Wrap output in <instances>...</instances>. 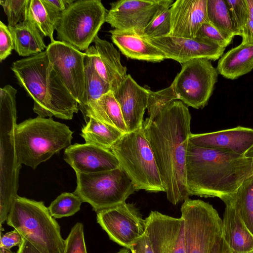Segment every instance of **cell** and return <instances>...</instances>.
Masks as SVG:
<instances>
[{"label": "cell", "instance_id": "cell-23", "mask_svg": "<svg viewBox=\"0 0 253 253\" xmlns=\"http://www.w3.org/2000/svg\"><path fill=\"white\" fill-rule=\"evenodd\" d=\"M253 69V43L241 42L219 59L217 72L224 78L235 79Z\"/></svg>", "mask_w": 253, "mask_h": 253}, {"label": "cell", "instance_id": "cell-3", "mask_svg": "<svg viewBox=\"0 0 253 253\" xmlns=\"http://www.w3.org/2000/svg\"><path fill=\"white\" fill-rule=\"evenodd\" d=\"M11 69L18 84L34 101L38 116L71 120L79 108L49 61L46 50L14 61Z\"/></svg>", "mask_w": 253, "mask_h": 253}, {"label": "cell", "instance_id": "cell-39", "mask_svg": "<svg viewBox=\"0 0 253 253\" xmlns=\"http://www.w3.org/2000/svg\"><path fill=\"white\" fill-rule=\"evenodd\" d=\"M74 1V0H42L56 26L62 14L68 6Z\"/></svg>", "mask_w": 253, "mask_h": 253}, {"label": "cell", "instance_id": "cell-30", "mask_svg": "<svg viewBox=\"0 0 253 253\" xmlns=\"http://www.w3.org/2000/svg\"><path fill=\"white\" fill-rule=\"evenodd\" d=\"M27 20L33 23L43 36L48 37L51 42L55 41L53 32L56 25L42 0H30Z\"/></svg>", "mask_w": 253, "mask_h": 253}, {"label": "cell", "instance_id": "cell-25", "mask_svg": "<svg viewBox=\"0 0 253 253\" xmlns=\"http://www.w3.org/2000/svg\"><path fill=\"white\" fill-rule=\"evenodd\" d=\"M9 29L14 40V50L19 56L30 57L46 49L43 36L29 20Z\"/></svg>", "mask_w": 253, "mask_h": 253}, {"label": "cell", "instance_id": "cell-32", "mask_svg": "<svg viewBox=\"0 0 253 253\" xmlns=\"http://www.w3.org/2000/svg\"><path fill=\"white\" fill-rule=\"evenodd\" d=\"M178 100L172 85L157 91L148 89L147 109L149 117L146 119L153 121L160 113L173 101Z\"/></svg>", "mask_w": 253, "mask_h": 253}, {"label": "cell", "instance_id": "cell-4", "mask_svg": "<svg viewBox=\"0 0 253 253\" xmlns=\"http://www.w3.org/2000/svg\"><path fill=\"white\" fill-rule=\"evenodd\" d=\"M72 134L69 126L51 118L38 116L22 122L12 131L17 163L36 169L71 145Z\"/></svg>", "mask_w": 253, "mask_h": 253}, {"label": "cell", "instance_id": "cell-11", "mask_svg": "<svg viewBox=\"0 0 253 253\" xmlns=\"http://www.w3.org/2000/svg\"><path fill=\"white\" fill-rule=\"evenodd\" d=\"M96 220L111 240L128 249L145 233V219L133 204L125 202L100 211Z\"/></svg>", "mask_w": 253, "mask_h": 253}, {"label": "cell", "instance_id": "cell-28", "mask_svg": "<svg viewBox=\"0 0 253 253\" xmlns=\"http://www.w3.org/2000/svg\"><path fill=\"white\" fill-rule=\"evenodd\" d=\"M221 200L228 201L233 205L253 235V175L244 180L235 193Z\"/></svg>", "mask_w": 253, "mask_h": 253}, {"label": "cell", "instance_id": "cell-16", "mask_svg": "<svg viewBox=\"0 0 253 253\" xmlns=\"http://www.w3.org/2000/svg\"><path fill=\"white\" fill-rule=\"evenodd\" d=\"M64 159L76 172L92 173L120 167L110 149L86 143L70 145L64 151Z\"/></svg>", "mask_w": 253, "mask_h": 253}, {"label": "cell", "instance_id": "cell-6", "mask_svg": "<svg viewBox=\"0 0 253 253\" xmlns=\"http://www.w3.org/2000/svg\"><path fill=\"white\" fill-rule=\"evenodd\" d=\"M110 150L136 191L165 192L163 181L143 126L124 134Z\"/></svg>", "mask_w": 253, "mask_h": 253}, {"label": "cell", "instance_id": "cell-31", "mask_svg": "<svg viewBox=\"0 0 253 253\" xmlns=\"http://www.w3.org/2000/svg\"><path fill=\"white\" fill-rule=\"evenodd\" d=\"M83 202L75 193L64 192L51 202L48 209L53 218H61L75 214L80 211Z\"/></svg>", "mask_w": 253, "mask_h": 253}, {"label": "cell", "instance_id": "cell-29", "mask_svg": "<svg viewBox=\"0 0 253 253\" xmlns=\"http://www.w3.org/2000/svg\"><path fill=\"white\" fill-rule=\"evenodd\" d=\"M208 22L219 31L234 37L233 25L225 0H207Z\"/></svg>", "mask_w": 253, "mask_h": 253}, {"label": "cell", "instance_id": "cell-45", "mask_svg": "<svg viewBox=\"0 0 253 253\" xmlns=\"http://www.w3.org/2000/svg\"><path fill=\"white\" fill-rule=\"evenodd\" d=\"M129 251H130L129 249L124 247L123 249H122L118 252L116 253H130Z\"/></svg>", "mask_w": 253, "mask_h": 253}, {"label": "cell", "instance_id": "cell-21", "mask_svg": "<svg viewBox=\"0 0 253 253\" xmlns=\"http://www.w3.org/2000/svg\"><path fill=\"white\" fill-rule=\"evenodd\" d=\"M222 220V236L231 253H253V235L235 207L227 201Z\"/></svg>", "mask_w": 253, "mask_h": 253}, {"label": "cell", "instance_id": "cell-22", "mask_svg": "<svg viewBox=\"0 0 253 253\" xmlns=\"http://www.w3.org/2000/svg\"><path fill=\"white\" fill-rule=\"evenodd\" d=\"M109 32L113 43L127 58L152 62L166 59L159 49L134 31L114 29Z\"/></svg>", "mask_w": 253, "mask_h": 253}, {"label": "cell", "instance_id": "cell-8", "mask_svg": "<svg viewBox=\"0 0 253 253\" xmlns=\"http://www.w3.org/2000/svg\"><path fill=\"white\" fill-rule=\"evenodd\" d=\"M76 173L77 186L74 193L83 202L89 204L96 213L125 202L136 191L121 167L96 173Z\"/></svg>", "mask_w": 253, "mask_h": 253}, {"label": "cell", "instance_id": "cell-41", "mask_svg": "<svg viewBox=\"0 0 253 253\" xmlns=\"http://www.w3.org/2000/svg\"><path fill=\"white\" fill-rule=\"evenodd\" d=\"M24 242V238L15 229L3 234L0 238V248L10 250L14 246L20 247Z\"/></svg>", "mask_w": 253, "mask_h": 253}, {"label": "cell", "instance_id": "cell-2", "mask_svg": "<svg viewBox=\"0 0 253 253\" xmlns=\"http://www.w3.org/2000/svg\"><path fill=\"white\" fill-rule=\"evenodd\" d=\"M253 175V149L246 154L239 155L198 147L189 142L186 181L189 196L222 200L235 193Z\"/></svg>", "mask_w": 253, "mask_h": 253}, {"label": "cell", "instance_id": "cell-14", "mask_svg": "<svg viewBox=\"0 0 253 253\" xmlns=\"http://www.w3.org/2000/svg\"><path fill=\"white\" fill-rule=\"evenodd\" d=\"M143 38L159 49L166 59L175 60L181 64L198 58L215 61L222 56L225 50V48L215 43L197 36L186 38L169 35L156 38Z\"/></svg>", "mask_w": 253, "mask_h": 253}, {"label": "cell", "instance_id": "cell-9", "mask_svg": "<svg viewBox=\"0 0 253 253\" xmlns=\"http://www.w3.org/2000/svg\"><path fill=\"white\" fill-rule=\"evenodd\" d=\"M184 221L185 253H210L222 234V219L213 206L201 200H185L181 207Z\"/></svg>", "mask_w": 253, "mask_h": 253}, {"label": "cell", "instance_id": "cell-37", "mask_svg": "<svg viewBox=\"0 0 253 253\" xmlns=\"http://www.w3.org/2000/svg\"><path fill=\"white\" fill-rule=\"evenodd\" d=\"M196 36L207 39L225 48L234 37L219 31L209 22L202 25Z\"/></svg>", "mask_w": 253, "mask_h": 253}, {"label": "cell", "instance_id": "cell-12", "mask_svg": "<svg viewBox=\"0 0 253 253\" xmlns=\"http://www.w3.org/2000/svg\"><path fill=\"white\" fill-rule=\"evenodd\" d=\"M45 50L61 80L78 104H81L85 92V53L59 41L51 42Z\"/></svg>", "mask_w": 253, "mask_h": 253}, {"label": "cell", "instance_id": "cell-35", "mask_svg": "<svg viewBox=\"0 0 253 253\" xmlns=\"http://www.w3.org/2000/svg\"><path fill=\"white\" fill-rule=\"evenodd\" d=\"M231 17L235 36H240L249 14L246 0H225Z\"/></svg>", "mask_w": 253, "mask_h": 253}, {"label": "cell", "instance_id": "cell-43", "mask_svg": "<svg viewBox=\"0 0 253 253\" xmlns=\"http://www.w3.org/2000/svg\"><path fill=\"white\" fill-rule=\"evenodd\" d=\"M230 252L221 234L217 238L210 253H229Z\"/></svg>", "mask_w": 253, "mask_h": 253}, {"label": "cell", "instance_id": "cell-18", "mask_svg": "<svg viewBox=\"0 0 253 253\" xmlns=\"http://www.w3.org/2000/svg\"><path fill=\"white\" fill-rule=\"evenodd\" d=\"M189 142L200 147L245 155L253 149V128L238 126L211 132L191 133Z\"/></svg>", "mask_w": 253, "mask_h": 253}, {"label": "cell", "instance_id": "cell-26", "mask_svg": "<svg viewBox=\"0 0 253 253\" xmlns=\"http://www.w3.org/2000/svg\"><path fill=\"white\" fill-rule=\"evenodd\" d=\"M124 134L115 127L90 117L80 134L86 143L110 150Z\"/></svg>", "mask_w": 253, "mask_h": 253}, {"label": "cell", "instance_id": "cell-42", "mask_svg": "<svg viewBox=\"0 0 253 253\" xmlns=\"http://www.w3.org/2000/svg\"><path fill=\"white\" fill-rule=\"evenodd\" d=\"M131 253H154L150 240L146 233L131 246Z\"/></svg>", "mask_w": 253, "mask_h": 253}, {"label": "cell", "instance_id": "cell-1", "mask_svg": "<svg viewBox=\"0 0 253 253\" xmlns=\"http://www.w3.org/2000/svg\"><path fill=\"white\" fill-rule=\"evenodd\" d=\"M191 116L179 100L171 102L143 127L152 150L168 201L174 205L189 198L186 161Z\"/></svg>", "mask_w": 253, "mask_h": 253}, {"label": "cell", "instance_id": "cell-17", "mask_svg": "<svg viewBox=\"0 0 253 253\" xmlns=\"http://www.w3.org/2000/svg\"><path fill=\"white\" fill-rule=\"evenodd\" d=\"M113 92L128 132L142 127L147 107L148 89L139 85L128 74Z\"/></svg>", "mask_w": 253, "mask_h": 253}, {"label": "cell", "instance_id": "cell-46", "mask_svg": "<svg viewBox=\"0 0 253 253\" xmlns=\"http://www.w3.org/2000/svg\"><path fill=\"white\" fill-rule=\"evenodd\" d=\"M0 253H15L12 252L10 250L4 249L0 248Z\"/></svg>", "mask_w": 253, "mask_h": 253}, {"label": "cell", "instance_id": "cell-13", "mask_svg": "<svg viewBox=\"0 0 253 253\" xmlns=\"http://www.w3.org/2000/svg\"><path fill=\"white\" fill-rule=\"evenodd\" d=\"M172 0H120L111 3L105 22L114 29L132 31L138 35Z\"/></svg>", "mask_w": 253, "mask_h": 253}, {"label": "cell", "instance_id": "cell-40", "mask_svg": "<svg viewBox=\"0 0 253 253\" xmlns=\"http://www.w3.org/2000/svg\"><path fill=\"white\" fill-rule=\"evenodd\" d=\"M249 11L248 18L241 36L242 42L253 43V0H246Z\"/></svg>", "mask_w": 253, "mask_h": 253}, {"label": "cell", "instance_id": "cell-44", "mask_svg": "<svg viewBox=\"0 0 253 253\" xmlns=\"http://www.w3.org/2000/svg\"><path fill=\"white\" fill-rule=\"evenodd\" d=\"M16 253H41L30 242L24 238V242L21 246L19 247Z\"/></svg>", "mask_w": 253, "mask_h": 253}, {"label": "cell", "instance_id": "cell-19", "mask_svg": "<svg viewBox=\"0 0 253 253\" xmlns=\"http://www.w3.org/2000/svg\"><path fill=\"white\" fill-rule=\"evenodd\" d=\"M207 0H177L170 7L169 36L194 38L202 25L208 22ZM169 36V35H168Z\"/></svg>", "mask_w": 253, "mask_h": 253}, {"label": "cell", "instance_id": "cell-27", "mask_svg": "<svg viewBox=\"0 0 253 253\" xmlns=\"http://www.w3.org/2000/svg\"><path fill=\"white\" fill-rule=\"evenodd\" d=\"M84 53L85 92L82 102L79 105L82 112L90 104L112 91L111 86L96 71L90 55L85 51Z\"/></svg>", "mask_w": 253, "mask_h": 253}, {"label": "cell", "instance_id": "cell-47", "mask_svg": "<svg viewBox=\"0 0 253 253\" xmlns=\"http://www.w3.org/2000/svg\"><path fill=\"white\" fill-rule=\"evenodd\" d=\"M229 253H231L230 252Z\"/></svg>", "mask_w": 253, "mask_h": 253}, {"label": "cell", "instance_id": "cell-15", "mask_svg": "<svg viewBox=\"0 0 253 253\" xmlns=\"http://www.w3.org/2000/svg\"><path fill=\"white\" fill-rule=\"evenodd\" d=\"M145 233L154 253H185L184 221L158 211L145 218Z\"/></svg>", "mask_w": 253, "mask_h": 253}, {"label": "cell", "instance_id": "cell-33", "mask_svg": "<svg viewBox=\"0 0 253 253\" xmlns=\"http://www.w3.org/2000/svg\"><path fill=\"white\" fill-rule=\"evenodd\" d=\"M170 7H166L162 10L138 35L147 38H156L169 35L171 29Z\"/></svg>", "mask_w": 253, "mask_h": 253}, {"label": "cell", "instance_id": "cell-36", "mask_svg": "<svg viewBox=\"0 0 253 253\" xmlns=\"http://www.w3.org/2000/svg\"><path fill=\"white\" fill-rule=\"evenodd\" d=\"M64 253H87L82 223L77 222L71 228L65 239Z\"/></svg>", "mask_w": 253, "mask_h": 253}, {"label": "cell", "instance_id": "cell-34", "mask_svg": "<svg viewBox=\"0 0 253 253\" xmlns=\"http://www.w3.org/2000/svg\"><path fill=\"white\" fill-rule=\"evenodd\" d=\"M30 0H0L6 15L8 27H14L27 20Z\"/></svg>", "mask_w": 253, "mask_h": 253}, {"label": "cell", "instance_id": "cell-10", "mask_svg": "<svg viewBox=\"0 0 253 253\" xmlns=\"http://www.w3.org/2000/svg\"><path fill=\"white\" fill-rule=\"evenodd\" d=\"M182 65L171 84L178 100L198 109L207 104L217 80V71L211 60L195 59Z\"/></svg>", "mask_w": 253, "mask_h": 253}, {"label": "cell", "instance_id": "cell-20", "mask_svg": "<svg viewBox=\"0 0 253 253\" xmlns=\"http://www.w3.org/2000/svg\"><path fill=\"white\" fill-rule=\"evenodd\" d=\"M93 42L95 45L89 46L85 51L90 55L96 71L113 91L127 75L126 68L122 64L120 53L112 43L98 36Z\"/></svg>", "mask_w": 253, "mask_h": 253}, {"label": "cell", "instance_id": "cell-24", "mask_svg": "<svg viewBox=\"0 0 253 253\" xmlns=\"http://www.w3.org/2000/svg\"><path fill=\"white\" fill-rule=\"evenodd\" d=\"M82 113L86 123L90 117H93L123 133L128 132L121 108L112 91L90 104Z\"/></svg>", "mask_w": 253, "mask_h": 253}, {"label": "cell", "instance_id": "cell-5", "mask_svg": "<svg viewBox=\"0 0 253 253\" xmlns=\"http://www.w3.org/2000/svg\"><path fill=\"white\" fill-rule=\"evenodd\" d=\"M6 223L41 253H64L60 226L43 202L15 195Z\"/></svg>", "mask_w": 253, "mask_h": 253}, {"label": "cell", "instance_id": "cell-38", "mask_svg": "<svg viewBox=\"0 0 253 253\" xmlns=\"http://www.w3.org/2000/svg\"><path fill=\"white\" fill-rule=\"evenodd\" d=\"M14 49V40L8 28L0 21V61L4 60Z\"/></svg>", "mask_w": 253, "mask_h": 253}, {"label": "cell", "instance_id": "cell-7", "mask_svg": "<svg viewBox=\"0 0 253 253\" xmlns=\"http://www.w3.org/2000/svg\"><path fill=\"white\" fill-rule=\"evenodd\" d=\"M107 11L100 0H75L56 26L57 39L80 51H85L98 36Z\"/></svg>", "mask_w": 253, "mask_h": 253}]
</instances>
